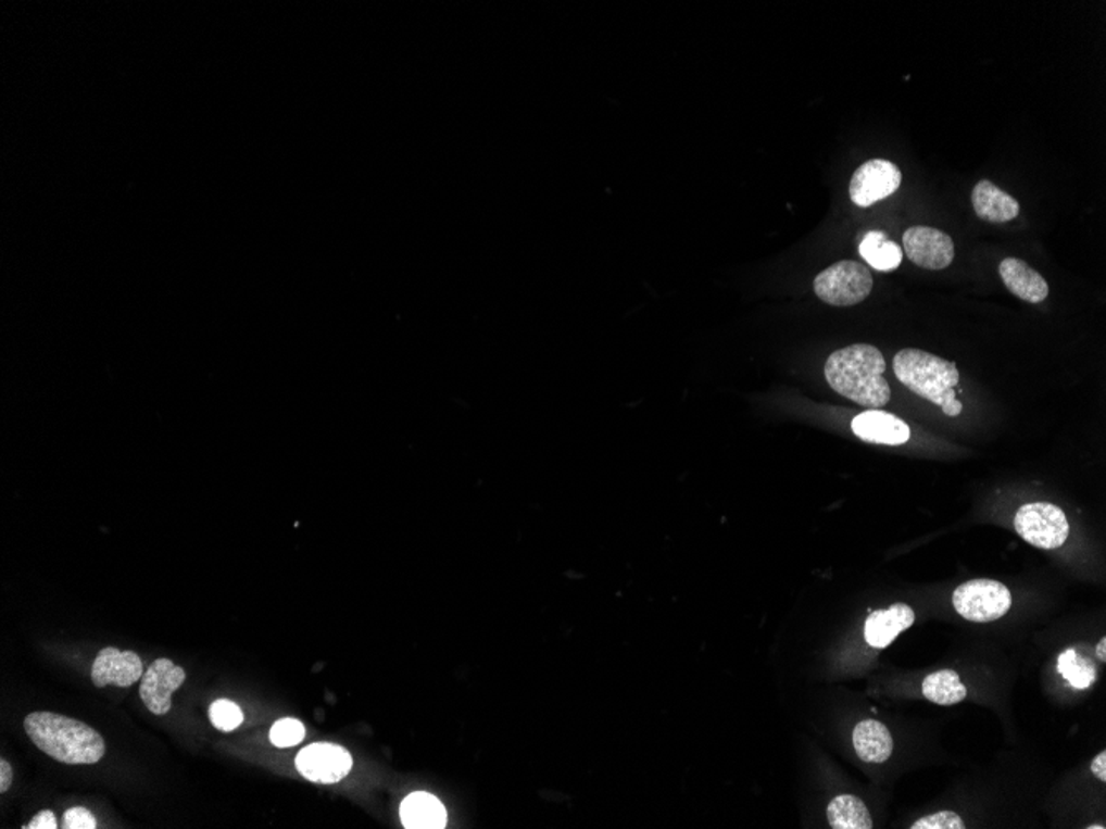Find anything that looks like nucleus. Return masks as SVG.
<instances>
[{
  "label": "nucleus",
  "mask_w": 1106,
  "mask_h": 829,
  "mask_svg": "<svg viewBox=\"0 0 1106 829\" xmlns=\"http://www.w3.org/2000/svg\"><path fill=\"white\" fill-rule=\"evenodd\" d=\"M883 353L871 344H852L830 354L825 363V378L833 391L859 406H887L891 389L884 378Z\"/></svg>",
  "instance_id": "1"
},
{
  "label": "nucleus",
  "mask_w": 1106,
  "mask_h": 829,
  "mask_svg": "<svg viewBox=\"0 0 1106 829\" xmlns=\"http://www.w3.org/2000/svg\"><path fill=\"white\" fill-rule=\"evenodd\" d=\"M24 727L37 749L62 764L93 765L105 756L103 737L75 718L34 712L25 717Z\"/></svg>",
  "instance_id": "2"
},
{
  "label": "nucleus",
  "mask_w": 1106,
  "mask_h": 829,
  "mask_svg": "<svg viewBox=\"0 0 1106 829\" xmlns=\"http://www.w3.org/2000/svg\"><path fill=\"white\" fill-rule=\"evenodd\" d=\"M893 372L906 388L938 406L956 392L960 378L956 363L916 348L897 351Z\"/></svg>",
  "instance_id": "3"
},
{
  "label": "nucleus",
  "mask_w": 1106,
  "mask_h": 829,
  "mask_svg": "<svg viewBox=\"0 0 1106 829\" xmlns=\"http://www.w3.org/2000/svg\"><path fill=\"white\" fill-rule=\"evenodd\" d=\"M815 296L833 306L858 305L874 290L871 271L862 262L842 261L817 275Z\"/></svg>",
  "instance_id": "4"
},
{
  "label": "nucleus",
  "mask_w": 1106,
  "mask_h": 829,
  "mask_svg": "<svg viewBox=\"0 0 1106 829\" xmlns=\"http://www.w3.org/2000/svg\"><path fill=\"white\" fill-rule=\"evenodd\" d=\"M1017 533L1030 545L1042 550L1060 549L1070 535L1067 515L1047 502L1027 503L1014 520Z\"/></svg>",
  "instance_id": "5"
},
{
  "label": "nucleus",
  "mask_w": 1106,
  "mask_h": 829,
  "mask_svg": "<svg viewBox=\"0 0 1106 829\" xmlns=\"http://www.w3.org/2000/svg\"><path fill=\"white\" fill-rule=\"evenodd\" d=\"M953 604L967 621L991 623L1009 613L1013 594L998 581L971 580L954 591Z\"/></svg>",
  "instance_id": "6"
},
{
  "label": "nucleus",
  "mask_w": 1106,
  "mask_h": 829,
  "mask_svg": "<svg viewBox=\"0 0 1106 829\" xmlns=\"http://www.w3.org/2000/svg\"><path fill=\"white\" fill-rule=\"evenodd\" d=\"M903 174L896 164L887 160H870L862 164L850 181V199L858 208H870L890 198L900 189Z\"/></svg>",
  "instance_id": "7"
},
{
  "label": "nucleus",
  "mask_w": 1106,
  "mask_h": 829,
  "mask_svg": "<svg viewBox=\"0 0 1106 829\" xmlns=\"http://www.w3.org/2000/svg\"><path fill=\"white\" fill-rule=\"evenodd\" d=\"M297 770L315 783H337L352 770L353 758L349 750L334 743H314L297 755Z\"/></svg>",
  "instance_id": "8"
},
{
  "label": "nucleus",
  "mask_w": 1106,
  "mask_h": 829,
  "mask_svg": "<svg viewBox=\"0 0 1106 829\" xmlns=\"http://www.w3.org/2000/svg\"><path fill=\"white\" fill-rule=\"evenodd\" d=\"M903 249L913 264L926 271H944L954 261V242L934 227H909L903 234Z\"/></svg>",
  "instance_id": "9"
},
{
  "label": "nucleus",
  "mask_w": 1106,
  "mask_h": 829,
  "mask_svg": "<svg viewBox=\"0 0 1106 829\" xmlns=\"http://www.w3.org/2000/svg\"><path fill=\"white\" fill-rule=\"evenodd\" d=\"M186 680L183 667L171 660H156L141 677L140 698L154 715L171 711V695Z\"/></svg>",
  "instance_id": "10"
},
{
  "label": "nucleus",
  "mask_w": 1106,
  "mask_h": 829,
  "mask_svg": "<svg viewBox=\"0 0 1106 829\" xmlns=\"http://www.w3.org/2000/svg\"><path fill=\"white\" fill-rule=\"evenodd\" d=\"M143 677V661L133 651L116 648L101 649L91 667V680L97 688L116 686L129 688Z\"/></svg>",
  "instance_id": "11"
},
{
  "label": "nucleus",
  "mask_w": 1106,
  "mask_h": 829,
  "mask_svg": "<svg viewBox=\"0 0 1106 829\" xmlns=\"http://www.w3.org/2000/svg\"><path fill=\"white\" fill-rule=\"evenodd\" d=\"M852 430L862 441L884 445L905 444L912 436V430L905 420L878 410L858 414L852 420Z\"/></svg>",
  "instance_id": "12"
},
{
  "label": "nucleus",
  "mask_w": 1106,
  "mask_h": 829,
  "mask_svg": "<svg viewBox=\"0 0 1106 829\" xmlns=\"http://www.w3.org/2000/svg\"><path fill=\"white\" fill-rule=\"evenodd\" d=\"M915 619V611L905 603H894L888 610L874 611L865 623V639L871 648H888L897 635L912 628Z\"/></svg>",
  "instance_id": "13"
},
{
  "label": "nucleus",
  "mask_w": 1106,
  "mask_h": 829,
  "mask_svg": "<svg viewBox=\"0 0 1106 829\" xmlns=\"http://www.w3.org/2000/svg\"><path fill=\"white\" fill-rule=\"evenodd\" d=\"M998 275L1009 292L1023 302L1041 303L1048 297L1047 280L1020 259H1004L998 265Z\"/></svg>",
  "instance_id": "14"
},
{
  "label": "nucleus",
  "mask_w": 1106,
  "mask_h": 829,
  "mask_svg": "<svg viewBox=\"0 0 1106 829\" xmlns=\"http://www.w3.org/2000/svg\"><path fill=\"white\" fill-rule=\"evenodd\" d=\"M971 201L976 215L985 223H1009L1016 219L1020 212L1019 201L988 179H982L976 185Z\"/></svg>",
  "instance_id": "15"
},
{
  "label": "nucleus",
  "mask_w": 1106,
  "mask_h": 829,
  "mask_svg": "<svg viewBox=\"0 0 1106 829\" xmlns=\"http://www.w3.org/2000/svg\"><path fill=\"white\" fill-rule=\"evenodd\" d=\"M853 746L859 761L867 764H884L893 753V737L884 724L878 720H863L853 732Z\"/></svg>",
  "instance_id": "16"
},
{
  "label": "nucleus",
  "mask_w": 1106,
  "mask_h": 829,
  "mask_svg": "<svg viewBox=\"0 0 1106 829\" xmlns=\"http://www.w3.org/2000/svg\"><path fill=\"white\" fill-rule=\"evenodd\" d=\"M401 821L411 829H441L448 822V812L436 796L429 793H413L400 808Z\"/></svg>",
  "instance_id": "17"
},
{
  "label": "nucleus",
  "mask_w": 1106,
  "mask_h": 829,
  "mask_svg": "<svg viewBox=\"0 0 1106 829\" xmlns=\"http://www.w3.org/2000/svg\"><path fill=\"white\" fill-rule=\"evenodd\" d=\"M859 254L878 272H891L903 262L902 247L881 230H871L859 243Z\"/></svg>",
  "instance_id": "18"
},
{
  "label": "nucleus",
  "mask_w": 1106,
  "mask_h": 829,
  "mask_svg": "<svg viewBox=\"0 0 1106 829\" xmlns=\"http://www.w3.org/2000/svg\"><path fill=\"white\" fill-rule=\"evenodd\" d=\"M828 822L835 829H871L874 819L862 800L853 795L837 796L828 805Z\"/></svg>",
  "instance_id": "19"
},
{
  "label": "nucleus",
  "mask_w": 1106,
  "mask_h": 829,
  "mask_svg": "<svg viewBox=\"0 0 1106 829\" xmlns=\"http://www.w3.org/2000/svg\"><path fill=\"white\" fill-rule=\"evenodd\" d=\"M922 694L932 704L954 705L966 699L967 689L953 669L938 670L922 680Z\"/></svg>",
  "instance_id": "20"
},
{
  "label": "nucleus",
  "mask_w": 1106,
  "mask_h": 829,
  "mask_svg": "<svg viewBox=\"0 0 1106 829\" xmlns=\"http://www.w3.org/2000/svg\"><path fill=\"white\" fill-rule=\"evenodd\" d=\"M1057 670L1071 688L1089 689L1096 679L1095 664L1085 657H1080L1076 649H1067L1060 654L1057 661Z\"/></svg>",
  "instance_id": "21"
},
{
  "label": "nucleus",
  "mask_w": 1106,
  "mask_h": 829,
  "mask_svg": "<svg viewBox=\"0 0 1106 829\" xmlns=\"http://www.w3.org/2000/svg\"><path fill=\"white\" fill-rule=\"evenodd\" d=\"M210 718L213 726L221 732H232L237 727H240V724L244 723V714L240 711L239 705L226 701V699L213 702L210 707Z\"/></svg>",
  "instance_id": "22"
},
{
  "label": "nucleus",
  "mask_w": 1106,
  "mask_h": 829,
  "mask_svg": "<svg viewBox=\"0 0 1106 829\" xmlns=\"http://www.w3.org/2000/svg\"><path fill=\"white\" fill-rule=\"evenodd\" d=\"M305 739V727L296 718H282L271 730V742L280 749L299 745Z\"/></svg>",
  "instance_id": "23"
},
{
  "label": "nucleus",
  "mask_w": 1106,
  "mask_h": 829,
  "mask_svg": "<svg viewBox=\"0 0 1106 829\" xmlns=\"http://www.w3.org/2000/svg\"><path fill=\"white\" fill-rule=\"evenodd\" d=\"M963 819L953 812H940L913 822L912 829H964Z\"/></svg>",
  "instance_id": "24"
},
{
  "label": "nucleus",
  "mask_w": 1106,
  "mask_h": 829,
  "mask_svg": "<svg viewBox=\"0 0 1106 829\" xmlns=\"http://www.w3.org/2000/svg\"><path fill=\"white\" fill-rule=\"evenodd\" d=\"M63 828L65 829H95L97 819L87 808H71L63 815Z\"/></svg>",
  "instance_id": "25"
},
{
  "label": "nucleus",
  "mask_w": 1106,
  "mask_h": 829,
  "mask_svg": "<svg viewBox=\"0 0 1106 829\" xmlns=\"http://www.w3.org/2000/svg\"><path fill=\"white\" fill-rule=\"evenodd\" d=\"M24 828L56 829L59 828V826H56L55 815H53L52 812H49V809H46V812H40L39 815H37L36 818L32 819V821L28 822L27 826H24Z\"/></svg>",
  "instance_id": "26"
},
{
  "label": "nucleus",
  "mask_w": 1106,
  "mask_h": 829,
  "mask_svg": "<svg viewBox=\"0 0 1106 829\" xmlns=\"http://www.w3.org/2000/svg\"><path fill=\"white\" fill-rule=\"evenodd\" d=\"M1092 774L1098 778L1099 781L1105 783L1106 781V752H1099L1098 756H1095V761L1092 762Z\"/></svg>",
  "instance_id": "27"
},
{
  "label": "nucleus",
  "mask_w": 1106,
  "mask_h": 829,
  "mask_svg": "<svg viewBox=\"0 0 1106 829\" xmlns=\"http://www.w3.org/2000/svg\"><path fill=\"white\" fill-rule=\"evenodd\" d=\"M12 784V768L8 761H0V793H5Z\"/></svg>",
  "instance_id": "28"
},
{
  "label": "nucleus",
  "mask_w": 1106,
  "mask_h": 829,
  "mask_svg": "<svg viewBox=\"0 0 1106 829\" xmlns=\"http://www.w3.org/2000/svg\"><path fill=\"white\" fill-rule=\"evenodd\" d=\"M941 410H943V413L946 414V416L957 417L959 416L960 411H963V403L957 401L956 398H954V400H946L943 404H941Z\"/></svg>",
  "instance_id": "29"
},
{
  "label": "nucleus",
  "mask_w": 1106,
  "mask_h": 829,
  "mask_svg": "<svg viewBox=\"0 0 1106 829\" xmlns=\"http://www.w3.org/2000/svg\"><path fill=\"white\" fill-rule=\"evenodd\" d=\"M1096 654H1098L1099 660H1102L1103 663H1105V661H1106V638L1099 639L1098 645H1096Z\"/></svg>",
  "instance_id": "30"
}]
</instances>
